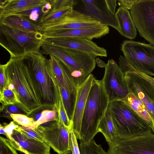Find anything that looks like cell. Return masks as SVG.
I'll return each mask as SVG.
<instances>
[{
	"label": "cell",
	"instance_id": "obj_43",
	"mask_svg": "<svg viewBox=\"0 0 154 154\" xmlns=\"http://www.w3.org/2000/svg\"><path fill=\"white\" fill-rule=\"evenodd\" d=\"M96 63H97V64H98L99 66L100 67H104L105 65L106 64V63H104L103 62L101 61L98 58H97L96 59Z\"/></svg>",
	"mask_w": 154,
	"mask_h": 154
},
{
	"label": "cell",
	"instance_id": "obj_14",
	"mask_svg": "<svg viewBox=\"0 0 154 154\" xmlns=\"http://www.w3.org/2000/svg\"><path fill=\"white\" fill-rule=\"evenodd\" d=\"M44 44L75 50L93 54L96 57H106L107 52L92 40L76 38H44Z\"/></svg>",
	"mask_w": 154,
	"mask_h": 154
},
{
	"label": "cell",
	"instance_id": "obj_17",
	"mask_svg": "<svg viewBox=\"0 0 154 154\" xmlns=\"http://www.w3.org/2000/svg\"><path fill=\"white\" fill-rule=\"evenodd\" d=\"M90 74L77 88V96L72 122V131L77 139L80 140V132L82 116L88 94L94 79Z\"/></svg>",
	"mask_w": 154,
	"mask_h": 154
},
{
	"label": "cell",
	"instance_id": "obj_31",
	"mask_svg": "<svg viewBox=\"0 0 154 154\" xmlns=\"http://www.w3.org/2000/svg\"><path fill=\"white\" fill-rule=\"evenodd\" d=\"M2 111V116L7 118H11V114H22L27 116L28 113L21 105L19 103L8 105L5 106L1 110Z\"/></svg>",
	"mask_w": 154,
	"mask_h": 154
},
{
	"label": "cell",
	"instance_id": "obj_16",
	"mask_svg": "<svg viewBox=\"0 0 154 154\" xmlns=\"http://www.w3.org/2000/svg\"><path fill=\"white\" fill-rule=\"evenodd\" d=\"M8 141L16 150L25 154H50V147L45 142L29 138L14 130Z\"/></svg>",
	"mask_w": 154,
	"mask_h": 154
},
{
	"label": "cell",
	"instance_id": "obj_38",
	"mask_svg": "<svg viewBox=\"0 0 154 154\" xmlns=\"http://www.w3.org/2000/svg\"><path fill=\"white\" fill-rule=\"evenodd\" d=\"M77 138L72 130H70L69 145L72 154H81Z\"/></svg>",
	"mask_w": 154,
	"mask_h": 154
},
{
	"label": "cell",
	"instance_id": "obj_3",
	"mask_svg": "<svg viewBox=\"0 0 154 154\" xmlns=\"http://www.w3.org/2000/svg\"><path fill=\"white\" fill-rule=\"evenodd\" d=\"M41 48L43 53L55 57L66 67L76 88L95 67L97 57L93 54L44 43Z\"/></svg>",
	"mask_w": 154,
	"mask_h": 154
},
{
	"label": "cell",
	"instance_id": "obj_45",
	"mask_svg": "<svg viewBox=\"0 0 154 154\" xmlns=\"http://www.w3.org/2000/svg\"><path fill=\"white\" fill-rule=\"evenodd\" d=\"M63 154H72V151L71 150H69L66 152H65Z\"/></svg>",
	"mask_w": 154,
	"mask_h": 154
},
{
	"label": "cell",
	"instance_id": "obj_9",
	"mask_svg": "<svg viewBox=\"0 0 154 154\" xmlns=\"http://www.w3.org/2000/svg\"><path fill=\"white\" fill-rule=\"evenodd\" d=\"M108 143V154H154V133L152 132L128 139L117 137Z\"/></svg>",
	"mask_w": 154,
	"mask_h": 154
},
{
	"label": "cell",
	"instance_id": "obj_11",
	"mask_svg": "<svg viewBox=\"0 0 154 154\" xmlns=\"http://www.w3.org/2000/svg\"><path fill=\"white\" fill-rule=\"evenodd\" d=\"M104 67L105 73L102 81L109 102L126 97L129 92L125 81L124 73L119 66L115 60L111 59Z\"/></svg>",
	"mask_w": 154,
	"mask_h": 154
},
{
	"label": "cell",
	"instance_id": "obj_8",
	"mask_svg": "<svg viewBox=\"0 0 154 154\" xmlns=\"http://www.w3.org/2000/svg\"><path fill=\"white\" fill-rule=\"evenodd\" d=\"M124 57L138 70L154 76V46L140 42L125 40L121 45Z\"/></svg>",
	"mask_w": 154,
	"mask_h": 154
},
{
	"label": "cell",
	"instance_id": "obj_34",
	"mask_svg": "<svg viewBox=\"0 0 154 154\" xmlns=\"http://www.w3.org/2000/svg\"><path fill=\"white\" fill-rule=\"evenodd\" d=\"M16 129L22 134L29 138L44 142L43 139L36 131L34 128L19 125L18 127Z\"/></svg>",
	"mask_w": 154,
	"mask_h": 154
},
{
	"label": "cell",
	"instance_id": "obj_27",
	"mask_svg": "<svg viewBox=\"0 0 154 154\" xmlns=\"http://www.w3.org/2000/svg\"><path fill=\"white\" fill-rule=\"evenodd\" d=\"M79 149L81 154H108L94 139L87 143H80Z\"/></svg>",
	"mask_w": 154,
	"mask_h": 154
},
{
	"label": "cell",
	"instance_id": "obj_18",
	"mask_svg": "<svg viewBox=\"0 0 154 154\" xmlns=\"http://www.w3.org/2000/svg\"><path fill=\"white\" fill-rule=\"evenodd\" d=\"M85 13L99 21L101 24L111 26L118 31V25L115 16L108 11L104 0L81 1Z\"/></svg>",
	"mask_w": 154,
	"mask_h": 154
},
{
	"label": "cell",
	"instance_id": "obj_13",
	"mask_svg": "<svg viewBox=\"0 0 154 154\" xmlns=\"http://www.w3.org/2000/svg\"><path fill=\"white\" fill-rule=\"evenodd\" d=\"M34 128L44 142L58 154H63L71 150L69 145L70 130L59 117L57 122L50 128H44L38 125Z\"/></svg>",
	"mask_w": 154,
	"mask_h": 154
},
{
	"label": "cell",
	"instance_id": "obj_15",
	"mask_svg": "<svg viewBox=\"0 0 154 154\" xmlns=\"http://www.w3.org/2000/svg\"><path fill=\"white\" fill-rule=\"evenodd\" d=\"M108 26L101 25L96 26L60 30L43 33L44 38L72 37L92 40L108 34Z\"/></svg>",
	"mask_w": 154,
	"mask_h": 154
},
{
	"label": "cell",
	"instance_id": "obj_20",
	"mask_svg": "<svg viewBox=\"0 0 154 154\" xmlns=\"http://www.w3.org/2000/svg\"><path fill=\"white\" fill-rule=\"evenodd\" d=\"M115 16L118 25L119 33L128 38L134 39L137 35V28L129 11L120 7L115 13Z\"/></svg>",
	"mask_w": 154,
	"mask_h": 154
},
{
	"label": "cell",
	"instance_id": "obj_7",
	"mask_svg": "<svg viewBox=\"0 0 154 154\" xmlns=\"http://www.w3.org/2000/svg\"><path fill=\"white\" fill-rule=\"evenodd\" d=\"M129 92L133 94L144 104L154 122V86L144 78L125 59L119 63Z\"/></svg>",
	"mask_w": 154,
	"mask_h": 154
},
{
	"label": "cell",
	"instance_id": "obj_6",
	"mask_svg": "<svg viewBox=\"0 0 154 154\" xmlns=\"http://www.w3.org/2000/svg\"><path fill=\"white\" fill-rule=\"evenodd\" d=\"M44 40L41 32H28L0 23V44L11 58L24 57L39 52Z\"/></svg>",
	"mask_w": 154,
	"mask_h": 154
},
{
	"label": "cell",
	"instance_id": "obj_37",
	"mask_svg": "<svg viewBox=\"0 0 154 154\" xmlns=\"http://www.w3.org/2000/svg\"><path fill=\"white\" fill-rule=\"evenodd\" d=\"M18 127V125L16 124L14 122L12 121L8 124L5 123L4 126L1 124L0 133L5 135L7 139L8 140L11 139L14 130Z\"/></svg>",
	"mask_w": 154,
	"mask_h": 154
},
{
	"label": "cell",
	"instance_id": "obj_39",
	"mask_svg": "<svg viewBox=\"0 0 154 154\" xmlns=\"http://www.w3.org/2000/svg\"><path fill=\"white\" fill-rule=\"evenodd\" d=\"M8 86V82L5 73V65H0V94Z\"/></svg>",
	"mask_w": 154,
	"mask_h": 154
},
{
	"label": "cell",
	"instance_id": "obj_28",
	"mask_svg": "<svg viewBox=\"0 0 154 154\" xmlns=\"http://www.w3.org/2000/svg\"><path fill=\"white\" fill-rule=\"evenodd\" d=\"M73 9V7H67L56 11H50L42 18L39 25L55 21L69 13Z\"/></svg>",
	"mask_w": 154,
	"mask_h": 154
},
{
	"label": "cell",
	"instance_id": "obj_33",
	"mask_svg": "<svg viewBox=\"0 0 154 154\" xmlns=\"http://www.w3.org/2000/svg\"><path fill=\"white\" fill-rule=\"evenodd\" d=\"M48 1L51 5L52 8L50 11H56L67 7H73L77 4L76 1L74 0H50Z\"/></svg>",
	"mask_w": 154,
	"mask_h": 154
},
{
	"label": "cell",
	"instance_id": "obj_19",
	"mask_svg": "<svg viewBox=\"0 0 154 154\" xmlns=\"http://www.w3.org/2000/svg\"><path fill=\"white\" fill-rule=\"evenodd\" d=\"M47 64L53 79L58 88L62 87L71 93H77L69 71L64 64L53 56H50Z\"/></svg>",
	"mask_w": 154,
	"mask_h": 154
},
{
	"label": "cell",
	"instance_id": "obj_21",
	"mask_svg": "<svg viewBox=\"0 0 154 154\" xmlns=\"http://www.w3.org/2000/svg\"><path fill=\"white\" fill-rule=\"evenodd\" d=\"M47 2L46 0H8L5 6L0 9V19L13 13L45 4Z\"/></svg>",
	"mask_w": 154,
	"mask_h": 154
},
{
	"label": "cell",
	"instance_id": "obj_26",
	"mask_svg": "<svg viewBox=\"0 0 154 154\" xmlns=\"http://www.w3.org/2000/svg\"><path fill=\"white\" fill-rule=\"evenodd\" d=\"M59 88L67 115L69 120L72 122L77 93H70L62 87Z\"/></svg>",
	"mask_w": 154,
	"mask_h": 154
},
{
	"label": "cell",
	"instance_id": "obj_24",
	"mask_svg": "<svg viewBox=\"0 0 154 154\" xmlns=\"http://www.w3.org/2000/svg\"><path fill=\"white\" fill-rule=\"evenodd\" d=\"M51 5L48 0V2L45 4L33 7L10 15L21 16L36 23L39 26L42 19L51 11Z\"/></svg>",
	"mask_w": 154,
	"mask_h": 154
},
{
	"label": "cell",
	"instance_id": "obj_2",
	"mask_svg": "<svg viewBox=\"0 0 154 154\" xmlns=\"http://www.w3.org/2000/svg\"><path fill=\"white\" fill-rule=\"evenodd\" d=\"M109 103L102 80L94 79L87 97L80 132V143L88 142L98 133L99 123Z\"/></svg>",
	"mask_w": 154,
	"mask_h": 154
},
{
	"label": "cell",
	"instance_id": "obj_35",
	"mask_svg": "<svg viewBox=\"0 0 154 154\" xmlns=\"http://www.w3.org/2000/svg\"><path fill=\"white\" fill-rule=\"evenodd\" d=\"M59 117L64 125L69 130L72 131V123L69 120L65 110L60 94L59 108Z\"/></svg>",
	"mask_w": 154,
	"mask_h": 154
},
{
	"label": "cell",
	"instance_id": "obj_10",
	"mask_svg": "<svg viewBox=\"0 0 154 154\" xmlns=\"http://www.w3.org/2000/svg\"><path fill=\"white\" fill-rule=\"evenodd\" d=\"M130 13L140 35L154 46V0H138Z\"/></svg>",
	"mask_w": 154,
	"mask_h": 154
},
{
	"label": "cell",
	"instance_id": "obj_5",
	"mask_svg": "<svg viewBox=\"0 0 154 154\" xmlns=\"http://www.w3.org/2000/svg\"><path fill=\"white\" fill-rule=\"evenodd\" d=\"M30 68L38 87L42 106L47 109L59 108V88L53 79L47 64V60L40 51L24 57Z\"/></svg>",
	"mask_w": 154,
	"mask_h": 154
},
{
	"label": "cell",
	"instance_id": "obj_12",
	"mask_svg": "<svg viewBox=\"0 0 154 154\" xmlns=\"http://www.w3.org/2000/svg\"><path fill=\"white\" fill-rule=\"evenodd\" d=\"M102 25L89 15L73 9L58 19L39 25L42 33L60 30L92 27Z\"/></svg>",
	"mask_w": 154,
	"mask_h": 154
},
{
	"label": "cell",
	"instance_id": "obj_25",
	"mask_svg": "<svg viewBox=\"0 0 154 154\" xmlns=\"http://www.w3.org/2000/svg\"><path fill=\"white\" fill-rule=\"evenodd\" d=\"M98 131L103 134L108 143L112 141L118 137L111 117L107 109L105 115L99 123Z\"/></svg>",
	"mask_w": 154,
	"mask_h": 154
},
{
	"label": "cell",
	"instance_id": "obj_42",
	"mask_svg": "<svg viewBox=\"0 0 154 154\" xmlns=\"http://www.w3.org/2000/svg\"><path fill=\"white\" fill-rule=\"evenodd\" d=\"M140 74L154 86V77L138 71Z\"/></svg>",
	"mask_w": 154,
	"mask_h": 154
},
{
	"label": "cell",
	"instance_id": "obj_36",
	"mask_svg": "<svg viewBox=\"0 0 154 154\" xmlns=\"http://www.w3.org/2000/svg\"><path fill=\"white\" fill-rule=\"evenodd\" d=\"M8 139L0 137V154H18Z\"/></svg>",
	"mask_w": 154,
	"mask_h": 154
},
{
	"label": "cell",
	"instance_id": "obj_44",
	"mask_svg": "<svg viewBox=\"0 0 154 154\" xmlns=\"http://www.w3.org/2000/svg\"><path fill=\"white\" fill-rule=\"evenodd\" d=\"M8 0H0V9L3 8L7 4Z\"/></svg>",
	"mask_w": 154,
	"mask_h": 154
},
{
	"label": "cell",
	"instance_id": "obj_1",
	"mask_svg": "<svg viewBox=\"0 0 154 154\" xmlns=\"http://www.w3.org/2000/svg\"><path fill=\"white\" fill-rule=\"evenodd\" d=\"M4 65L7 87L15 93L28 115L37 110L45 109L42 106L35 77L24 57L11 58Z\"/></svg>",
	"mask_w": 154,
	"mask_h": 154
},
{
	"label": "cell",
	"instance_id": "obj_29",
	"mask_svg": "<svg viewBox=\"0 0 154 154\" xmlns=\"http://www.w3.org/2000/svg\"><path fill=\"white\" fill-rule=\"evenodd\" d=\"M59 119V108L57 107H55L52 109H44L42 112L40 119L35 123V127L49 121H58Z\"/></svg>",
	"mask_w": 154,
	"mask_h": 154
},
{
	"label": "cell",
	"instance_id": "obj_32",
	"mask_svg": "<svg viewBox=\"0 0 154 154\" xmlns=\"http://www.w3.org/2000/svg\"><path fill=\"white\" fill-rule=\"evenodd\" d=\"M10 116L14 122L21 126L35 127V122L32 118L22 114H11Z\"/></svg>",
	"mask_w": 154,
	"mask_h": 154
},
{
	"label": "cell",
	"instance_id": "obj_41",
	"mask_svg": "<svg viewBox=\"0 0 154 154\" xmlns=\"http://www.w3.org/2000/svg\"><path fill=\"white\" fill-rule=\"evenodd\" d=\"M105 4L109 12L113 15L115 16L117 1L116 0H105Z\"/></svg>",
	"mask_w": 154,
	"mask_h": 154
},
{
	"label": "cell",
	"instance_id": "obj_4",
	"mask_svg": "<svg viewBox=\"0 0 154 154\" xmlns=\"http://www.w3.org/2000/svg\"><path fill=\"white\" fill-rule=\"evenodd\" d=\"M107 109L120 139H129L152 132L149 124L123 101L110 102Z\"/></svg>",
	"mask_w": 154,
	"mask_h": 154
},
{
	"label": "cell",
	"instance_id": "obj_22",
	"mask_svg": "<svg viewBox=\"0 0 154 154\" xmlns=\"http://www.w3.org/2000/svg\"><path fill=\"white\" fill-rule=\"evenodd\" d=\"M0 23L20 30L41 32L39 25L21 16L11 15L0 19Z\"/></svg>",
	"mask_w": 154,
	"mask_h": 154
},
{
	"label": "cell",
	"instance_id": "obj_40",
	"mask_svg": "<svg viewBox=\"0 0 154 154\" xmlns=\"http://www.w3.org/2000/svg\"><path fill=\"white\" fill-rule=\"evenodd\" d=\"M138 1V0H118V4L120 7L131 10L134 4Z\"/></svg>",
	"mask_w": 154,
	"mask_h": 154
},
{
	"label": "cell",
	"instance_id": "obj_30",
	"mask_svg": "<svg viewBox=\"0 0 154 154\" xmlns=\"http://www.w3.org/2000/svg\"><path fill=\"white\" fill-rule=\"evenodd\" d=\"M0 101L2 104L0 110L8 105L20 104L15 93L7 86L5 89L2 93L0 94Z\"/></svg>",
	"mask_w": 154,
	"mask_h": 154
},
{
	"label": "cell",
	"instance_id": "obj_23",
	"mask_svg": "<svg viewBox=\"0 0 154 154\" xmlns=\"http://www.w3.org/2000/svg\"><path fill=\"white\" fill-rule=\"evenodd\" d=\"M120 100L129 106L137 115L145 120L151 127L154 133V122L150 114L142 101L132 93L129 92L125 97Z\"/></svg>",
	"mask_w": 154,
	"mask_h": 154
}]
</instances>
